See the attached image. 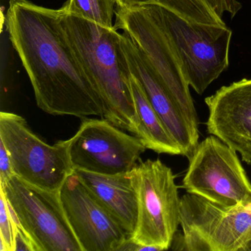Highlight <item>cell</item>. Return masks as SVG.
Returning <instances> with one entry per match:
<instances>
[{"mask_svg": "<svg viewBox=\"0 0 251 251\" xmlns=\"http://www.w3.org/2000/svg\"><path fill=\"white\" fill-rule=\"evenodd\" d=\"M6 27L39 108L55 116L103 118L102 98L64 35L58 10L10 0Z\"/></svg>", "mask_w": 251, "mask_h": 251, "instance_id": "6da1fadb", "label": "cell"}, {"mask_svg": "<svg viewBox=\"0 0 251 251\" xmlns=\"http://www.w3.org/2000/svg\"><path fill=\"white\" fill-rule=\"evenodd\" d=\"M64 35L77 61L99 92L103 119L137 134L139 120L130 73L121 45V33L58 10Z\"/></svg>", "mask_w": 251, "mask_h": 251, "instance_id": "7a4b0ae2", "label": "cell"}, {"mask_svg": "<svg viewBox=\"0 0 251 251\" xmlns=\"http://www.w3.org/2000/svg\"><path fill=\"white\" fill-rule=\"evenodd\" d=\"M114 27L123 30L146 54L170 93L189 120L198 117L189 91L184 67L158 4L117 7Z\"/></svg>", "mask_w": 251, "mask_h": 251, "instance_id": "3957f363", "label": "cell"}, {"mask_svg": "<svg viewBox=\"0 0 251 251\" xmlns=\"http://www.w3.org/2000/svg\"><path fill=\"white\" fill-rule=\"evenodd\" d=\"M138 214L135 243L167 251L180 225V201L175 176L160 159L140 161L133 169Z\"/></svg>", "mask_w": 251, "mask_h": 251, "instance_id": "277c9868", "label": "cell"}, {"mask_svg": "<svg viewBox=\"0 0 251 251\" xmlns=\"http://www.w3.org/2000/svg\"><path fill=\"white\" fill-rule=\"evenodd\" d=\"M0 140L8 150L14 176L29 184L58 192L74 173L69 141L46 143L21 116L0 113Z\"/></svg>", "mask_w": 251, "mask_h": 251, "instance_id": "5b68a950", "label": "cell"}, {"mask_svg": "<svg viewBox=\"0 0 251 251\" xmlns=\"http://www.w3.org/2000/svg\"><path fill=\"white\" fill-rule=\"evenodd\" d=\"M0 187L35 251H83L67 220L59 191L40 189L16 176L0 183Z\"/></svg>", "mask_w": 251, "mask_h": 251, "instance_id": "8992f818", "label": "cell"}, {"mask_svg": "<svg viewBox=\"0 0 251 251\" xmlns=\"http://www.w3.org/2000/svg\"><path fill=\"white\" fill-rule=\"evenodd\" d=\"M182 250L244 251L251 240V208L226 207L187 193L180 201Z\"/></svg>", "mask_w": 251, "mask_h": 251, "instance_id": "52a82bcc", "label": "cell"}, {"mask_svg": "<svg viewBox=\"0 0 251 251\" xmlns=\"http://www.w3.org/2000/svg\"><path fill=\"white\" fill-rule=\"evenodd\" d=\"M189 161L183 180L187 193L226 207L251 208V182L234 150L211 135Z\"/></svg>", "mask_w": 251, "mask_h": 251, "instance_id": "ba28073f", "label": "cell"}, {"mask_svg": "<svg viewBox=\"0 0 251 251\" xmlns=\"http://www.w3.org/2000/svg\"><path fill=\"white\" fill-rule=\"evenodd\" d=\"M159 8L189 86L202 95L228 67L231 30L226 25L189 23L161 5Z\"/></svg>", "mask_w": 251, "mask_h": 251, "instance_id": "9c48e42d", "label": "cell"}, {"mask_svg": "<svg viewBox=\"0 0 251 251\" xmlns=\"http://www.w3.org/2000/svg\"><path fill=\"white\" fill-rule=\"evenodd\" d=\"M105 119H85L69 141V153L75 170L102 175L131 171L145 148L136 136Z\"/></svg>", "mask_w": 251, "mask_h": 251, "instance_id": "30bf717a", "label": "cell"}, {"mask_svg": "<svg viewBox=\"0 0 251 251\" xmlns=\"http://www.w3.org/2000/svg\"><path fill=\"white\" fill-rule=\"evenodd\" d=\"M59 194L67 220L82 251H120L129 236L75 171L67 177Z\"/></svg>", "mask_w": 251, "mask_h": 251, "instance_id": "8fae6325", "label": "cell"}, {"mask_svg": "<svg viewBox=\"0 0 251 251\" xmlns=\"http://www.w3.org/2000/svg\"><path fill=\"white\" fill-rule=\"evenodd\" d=\"M121 45L130 73L139 80L152 108L178 144L182 155L189 159L199 144L198 126L166 87L146 54L126 33L122 34Z\"/></svg>", "mask_w": 251, "mask_h": 251, "instance_id": "7c38bea8", "label": "cell"}, {"mask_svg": "<svg viewBox=\"0 0 251 251\" xmlns=\"http://www.w3.org/2000/svg\"><path fill=\"white\" fill-rule=\"evenodd\" d=\"M207 130L239 152L251 165V79L220 88L205 100Z\"/></svg>", "mask_w": 251, "mask_h": 251, "instance_id": "4fadbf2b", "label": "cell"}, {"mask_svg": "<svg viewBox=\"0 0 251 251\" xmlns=\"http://www.w3.org/2000/svg\"><path fill=\"white\" fill-rule=\"evenodd\" d=\"M75 173L95 198L115 217L130 238L134 232L138 214L133 170L117 175L98 174L82 170H75Z\"/></svg>", "mask_w": 251, "mask_h": 251, "instance_id": "5bb4252c", "label": "cell"}, {"mask_svg": "<svg viewBox=\"0 0 251 251\" xmlns=\"http://www.w3.org/2000/svg\"><path fill=\"white\" fill-rule=\"evenodd\" d=\"M130 86L139 120L136 136L147 149L152 150L157 153L182 155L178 144L152 108L139 80L132 74Z\"/></svg>", "mask_w": 251, "mask_h": 251, "instance_id": "9a60e30c", "label": "cell"}, {"mask_svg": "<svg viewBox=\"0 0 251 251\" xmlns=\"http://www.w3.org/2000/svg\"><path fill=\"white\" fill-rule=\"evenodd\" d=\"M117 7L130 8L158 4L189 23L226 25L211 7L201 0H115Z\"/></svg>", "mask_w": 251, "mask_h": 251, "instance_id": "2e32d148", "label": "cell"}, {"mask_svg": "<svg viewBox=\"0 0 251 251\" xmlns=\"http://www.w3.org/2000/svg\"><path fill=\"white\" fill-rule=\"evenodd\" d=\"M115 0H68L61 8L67 14L82 17L106 28H114Z\"/></svg>", "mask_w": 251, "mask_h": 251, "instance_id": "e0dca14e", "label": "cell"}, {"mask_svg": "<svg viewBox=\"0 0 251 251\" xmlns=\"http://www.w3.org/2000/svg\"><path fill=\"white\" fill-rule=\"evenodd\" d=\"M17 226L3 189L0 187V251H16Z\"/></svg>", "mask_w": 251, "mask_h": 251, "instance_id": "ac0fdd59", "label": "cell"}, {"mask_svg": "<svg viewBox=\"0 0 251 251\" xmlns=\"http://www.w3.org/2000/svg\"><path fill=\"white\" fill-rule=\"evenodd\" d=\"M207 4L220 16L223 17L225 13H228L233 18L242 8V5L237 0H205Z\"/></svg>", "mask_w": 251, "mask_h": 251, "instance_id": "d6986e66", "label": "cell"}, {"mask_svg": "<svg viewBox=\"0 0 251 251\" xmlns=\"http://www.w3.org/2000/svg\"><path fill=\"white\" fill-rule=\"evenodd\" d=\"M14 176L11 158L3 142L0 140V183H5Z\"/></svg>", "mask_w": 251, "mask_h": 251, "instance_id": "ffe728a7", "label": "cell"}, {"mask_svg": "<svg viewBox=\"0 0 251 251\" xmlns=\"http://www.w3.org/2000/svg\"><path fill=\"white\" fill-rule=\"evenodd\" d=\"M120 251H157L155 248L152 247L145 246L139 245L132 242L130 239H127L124 245L120 248Z\"/></svg>", "mask_w": 251, "mask_h": 251, "instance_id": "44dd1931", "label": "cell"}, {"mask_svg": "<svg viewBox=\"0 0 251 251\" xmlns=\"http://www.w3.org/2000/svg\"><path fill=\"white\" fill-rule=\"evenodd\" d=\"M244 251H251V240L248 242V245H247L246 248H245Z\"/></svg>", "mask_w": 251, "mask_h": 251, "instance_id": "7402d4cb", "label": "cell"}, {"mask_svg": "<svg viewBox=\"0 0 251 251\" xmlns=\"http://www.w3.org/2000/svg\"><path fill=\"white\" fill-rule=\"evenodd\" d=\"M201 1H202V2H204V3L206 4V5H208V4H207L206 1H205V0H201ZM208 6H209V5H208Z\"/></svg>", "mask_w": 251, "mask_h": 251, "instance_id": "603a6c76", "label": "cell"}]
</instances>
